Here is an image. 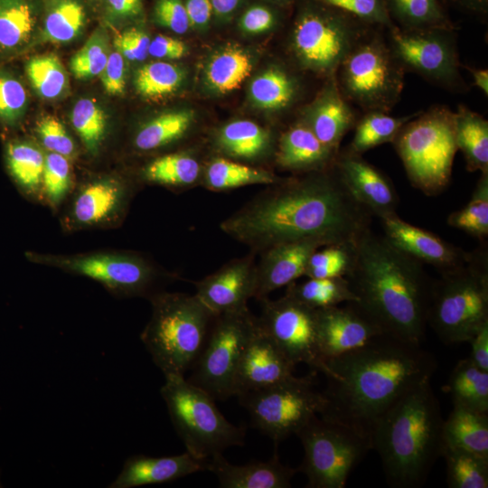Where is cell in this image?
Segmentation results:
<instances>
[{"label": "cell", "mask_w": 488, "mask_h": 488, "mask_svg": "<svg viewBox=\"0 0 488 488\" xmlns=\"http://www.w3.org/2000/svg\"><path fill=\"white\" fill-rule=\"evenodd\" d=\"M267 186L220 224L257 255L292 241L354 242L371 229L372 215L353 198L334 164Z\"/></svg>", "instance_id": "6da1fadb"}, {"label": "cell", "mask_w": 488, "mask_h": 488, "mask_svg": "<svg viewBox=\"0 0 488 488\" xmlns=\"http://www.w3.org/2000/svg\"><path fill=\"white\" fill-rule=\"evenodd\" d=\"M324 363L325 406L319 415L370 440L379 418L436 369L434 355L420 343L386 333Z\"/></svg>", "instance_id": "7a4b0ae2"}, {"label": "cell", "mask_w": 488, "mask_h": 488, "mask_svg": "<svg viewBox=\"0 0 488 488\" xmlns=\"http://www.w3.org/2000/svg\"><path fill=\"white\" fill-rule=\"evenodd\" d=\"M346 278L357 296L352 303L385 333L421 343L431 282L420 262L370 229L356 241L355 262Z\"/></svg>", "instance_id": "3957f363"}, {"label": "cell", "mask_w": 488, "mask_h": 488, "mask_svg": "<svg viewBox=\"0 0 488 488\" xmlns=\"http://www.w3.org/2000/svg\"><path fill=\"white\" fill-rule=\"evenodd\" d=\"M444 419L430 380L413 387L375 423L371 448L381 460L387 483L415 488L427 480L444 446Z\"/></svg>", "instance_id": "277c9868"}, {"label": "cell", "mask_w": 488, "mask_h": 488, "mask_svg": "<svg viewBox=\"0 0 488 488\" xmlns=\"http://www.w3.org/2000/svg\"><path fill=\"white\" fill-rule=\"evenodd\" d=\"M141 341L164 377H185L207 340L214 315L194 295L160 291Z\"/></svg>", "instance_id": "5b68a950"}, {"label": "cell", "mask_w": 488, "mask_h": 488, "mask_svg": "<svg viewBox=\"0 0 488 488\" xmlns=\"http://www.w3.org/2000/svg\"><path fill=\"white\" fill-rule=\"evenodd\" d=\"M431 282L427 324L446 344L469 342L488 324V252L484 243L460 267Z\"/></svg>", "instance_id": "8992f818"}, {"label": "cell", "mask_w": 488, "mask_h": 488, "mask_svg": "<svg viewBox=\"0 0 488 488\" xmlns=\"http://www.w3.org/2000/svg\"><path fill=\"white\" fill-rule=\"evenodd\" d=\"M392 144L414 187L426 195L446 188L458 150L449 108L435 106L419 112L400 128Z\"/></svg>", "instance_id": "52a82bcc"}, {"label": "cell", "mask_w": 488, "mask_h": 488, "mask_svg": "<svg viewBox=\"0 0 488 488\" xmlns=\"http://www.w3.org/2000/svg\"><path fill=\"white\" fill-rule=\"evenodd\" d=\"M405 72L387 39L372 26L343 59L334 77L340 92L353 107L388 113L400 99Z\"/></svg>", "instance_id": "ba28073f"}, {"label": "cell", "mask_w": 488, "mask_h": 488, "mask_svg": "<svg viewBox=\"0 0 488 488\" xmlns=\"http://www.w3.org/2000/svg\"><path fill=\"white\" fill-rule=\"evenodd\" d=\"M164 379L160 392L186 452L207 460L229 447L244 445L245 427L227 420L208 393L185 377Z\"/></svg>", "instance_id": "9c48e42d"}, {"label": "cell", "mask_w": 488, "mask_h": 488, "mask_svg": "<svg viewBox=\"0 0 488 488\" xmlns=\"http://www.w3.org/2000/svg\"><path fill=\"white\" fill-rule=\"evenodd\" d=\"M371 27L340 9L313 0L294 23L291 50L303 69L331 78Z\"/></svg>", "instance_id": "30bf717a"}, {"label": "cell", "mask_w": 488, "mask_h": 488, "mask_svg": "<svg viewBox=\"0 0 488 488\" xmlns=\"http://www.w3.org/2000/svg\"><path fill=\"white\" fill-rule=\"evenodd\" d=\"M29 260L80 275L102 284L114 295L146 296L172 279L143 256L126 251H102L72 255L26 253Z\"/></svg>", "instance_id": "8fae6325"}, {"label": "cell", "mask_w": 488, "mask_h": 488, "mask_svg": "<svg viewBox=\"0 0 488 488\" xmlns=\"http://www.w3.org/2000/svg\"><path fill=\"white\" fill-rule=\"evenodd\" d=\"M305 451L297 471L308 488H343L351 472L371 448L369 438L314 415L296 433Z\"/></svg>", "instance_id": "7c38bea8"}, {"label": "cell", "mask_w": 488, "mask_h": 488, "mask_svg": "<svg viewBox=\"0 0 488 488\" xmlns=\"http://www.w3.org/2000/svg\"><path fill=\"white\" fill-rule=\"evenodd\" d=\"M314 375H293L237 398L248 410L253 425L278 444L324 410L325 399L322 391L315 389Z\"/></svg>", "instance_id": "4fadbf2b"}, {"label": "cell", "mask_w": 488, "mask_h": 488, "mask_svg": "<svg viewBox=\"0 0 488 488\" xmlns=\"http://www.w3.org/2000/svg\"><path fill=\"white\" fill-rule=\"evenodd\" d=\"M257 326L249 307L216 315L205 344L186 379L215 400L232 397L234 376L242 352Z\"/></svg>", "instance_id": "5bb4252c"}, {"label": "cell", "mask_w": 488, "mask_h": 488, "mask_svg": "<svg viewBox=\"0 0 488 488\" xmlns=\"http://www.w3.org/2000/svg\"><path fill=\"white\" fill-rule=\"evenodd\" d=\"M388 33L389 48L405 71L449 91L468 89L460 73L455 30H405L396 26Z\"/></svg>", "instance_id": "9a60e30c"}, {"label": "cell", "mask_w": 488, "mask_h": 488, "mask_svg": "<svg viewBox=\"0 0 488 488\" xmlns=\"http://www.w3.org/2000/svg\"><path fill=\"white\" fill-rule=\"evenodd\" d=\"M262 312L258 325L278 345L294 363H305L314 371L324 372L316 338L317 309L284 295L270 300H260Z\"/></svg>", "instance_id": "2e32d148"}, {"label": "cell", "mask_w": 488, "mask_h": 488, "mask_svg": "<svg viewBox=\"0 0 488 488\" xmlns=\"http://www.w3.org/2000/svg\"><path fill=\"white\" fill-rule=\"evenodd\" d=\"M347 304L345 307L335 305L317 309V348L324 363L358 350L385 333L354 303Z\"/></svg>", "instance_id": "e0dca14e"}, {"label": "cell", "mask_w": 488, "mask_h": 488, "mask_svg": "<svg viewBox=\"0 0 488 488\" xmlns=\"http://www.w3.org/2000/svg\"><path fill=\"white\" fill-rule=\"evenodd\" d=\"M256 255L250 251L193 282L195 295L214 315L248 308V301L256 291Z\"/></svg>", "instance_id": "ac0fdd59"}, {"label": "cell", "mask_w": 488, "mask_h": 488, "mask_svg": "<svg viewBox=\"0 0 488 488\" xmlns=\"http://www.w3.org/2000/svg\"><path fill=\"white\" fill-rule=\"evenodd\" d=\"M296 368L276 342L258 325L249 340L237 367L232 396L277 384Z\"/></svg>", "instance_id": "d6986e66"}, {"label": "cell", "mask_w": 488, "mask_h": 488, "mask_svg": "<svg viewBox=\"0 0 488 488\" xmlns=\"http://www.w3.org/2000/svg\"><path fill=\"white\" fill-rule=\"evenodd\" d=\"M334 167L353 198L372 216L396 213L399 197L391 181L361 155L347 148L339 151Z\"/></svg>", "instance_id": "ffe728a7"}, {"label": "cell", "mask_w": 488, "mask_h": 488, "mask_svg": "<svg viewBox=\"0 0 488 488\" xmlns=\"http://www.w3.org/2000/svg\"><path fill=\"white\" fill-rule=\"evenodd\" d=\"M380 221L384 237L390 244L421 264L436 267L440 273L460 267L471 255L437 235L403 221L397 213Z\"/></svg>", "instance_id": "44dd1931"}, {"label": "cell", "mask_w": 488, "mask_h": 488, "mask_svg": "<svg viewBox=\"0 0 488 488\" xmlns=\"http://www.w3.org/2000/svg\"><path fill=\"white\" fill-rule=\"evenodd\" d=\"M134 192L117 178L92 180L76 192L71 203V222L80 228L105 225L119 220L127 211Z\"/></svg>", "instance_id": "7402d4cb"}, {"label": "cell", "mask_w": 488, "mask_h": 488, "mask_svg": "<svg viewBox=\"0 0 488 488\" xmlns=\"http://www.w3.org/2000/svg\"><path fill=\"white\" fill-rule=\"evenodd\" d=\"M324 246L317 240L286 242L263 250L257 263L254 297L258 300L304 277L310 256Z\"/></svg>", "instance_id": "603a6c76"}, {"label": "cell", "mask_w": 488, "mask_h": 488, "mask_svg": "<svg viewBox=\"0 0 488 488\" xmlns=\"http://www.w3.org/2000/svg\"><path fill=\"white\" fill-rule=\"evenodd\" d=\"M303 121L324 145L339 152L343 136L354 128L358 116L340 92L333 76L316 100L305 109Z\"/></svg>", "instance_id": "cb8c5ba5"}, {"label": "cell", "mask_w": 488, "mask_h": 488, "mask_svg": "<svg viewBox=\"0 0 488 488\" xmlns=\"http://www.w3.org/2000/svg\"><path fill=\"white\" fill-rule=\"evenodd\" d=\"M337 154L324 145L301 120L277 138L275 163L282 169L302 174L331 168Z\"/></svg>", "instance_id": "d4e9b609"}, {"label": "cell", "mask_w": 488, "mask_h": 488, "mask_svg": "<svg viewBox=\"0 0 488 488\" xmlns=\"http://www.w3.org/2000/svg\"><path fill=\"white\" fill-rule=\"evenodd\" d=\"M207 460L198 459L188 452L160 457L136 455L127 459L108 487L133 488L171 482L206 470Z\"/></svg>", "instance_id": "484cf974"}, {"label": "cell", "mask_w": 488, "mask_h": 488, "mask_svg": "<svg viewBox=\"0 0 488 488\" xmlns=\"http://www.w3.org/2000/svg\"><path fill=\"white\" fill-rule=\"evenodd\" d=\"M275 444L273 456L266 462L242 465L229 463L222 453L207 460L206 470L215 474L222 488H288L297 469L283 465Z\"/></svg>", "instance_id": "4316f807"}, {"label": "cell", "mask_w": 488, "mask_h": 488, "mask_svg": "<svg viewBox=\"0 0 488 488\" xmlns=\"http://www.w3.org/2000/svg\"><path fill=\"white\" fill-rule=\"evenodd\" d=\"M277 142L268 130L248 119L225 124L212 137L216 155L251 165L271 155L275 160Z\"/></svg>", "instance_id": "83f0119b"}, {"label": "cell", "mask_w": 488, "mask_h": 488, "mask_svg": "<svg viewBox=\"0 0 488 488\" xmlns=\"http://www.w3.org/2000/svg\"><path fill=\"white\" fill-rule=\"evenodd\" d=\"M204 164L194 151L169 152L149 161L140 177L150 184L185 191L201 186Z\"/></svg>", "instance_id": "f1b7e54d"}, {"label": "cell", "mask_w": 488, "mask_h": 488, "mask_svg": "<svg viewBox=\"0 0 488 488\" xmlns=\"http://www.w3.org/2000/svg\"><path fill=\"white\" fill-rule=\"evenodd\" d=\"M280 180L263 167L213 155L205 162L201 186L220 192L249 185H270Z\"/></svg>", "instance_id": "f546056e"}, {"label": "cell", "mask_w": 488, "mask_h": 488, "mask_svg": "<svg viewBox=\"0 0 488 488\" xmlns=\"http://www.w3.org/2000/svg\"><path fill=\"white\" fill-rule=\"evenodd\" d=\"M455 136L469 172L488 173V121L464 105L454 112Z\"/></svg>", "instance_id": "4dcf8cb0"}, {"label": "cell", "mask_w": 488, "mask_h": 488, "mask_svg": "<svg viewBox=\"0 0 488 488\" xmlns=\"http://www.w3.org/2000/svg\"><path fill=\"white\" fill-rule=\"evenodd\" d=\"M444 445L461 447L488 458V412L458 405L443 424Z\"/></svg>", "instance_id": "1f68e13d"}, {"label": "cell", "mask_w": 488, "mask_h": 488, "mask_svg": "<svg viewBox=\"0 0 488 488\" xmlns=\"http://www.w3.org/2000/svg\"><path fill=\"white\" fill-rule=\"evenodd\" d=\"M193 121L194 114L187 109L160 114L138 128L133 146L138 152L150 153L177 144L188 136Z\"/></svg>", "instance_id": "d6a6232c"}, {"label": "cell", "mask_w": 488, "mask_h": 488, "mask_svg": "<svg viewBox=\"0 0 488 488\" xmlns=\"http://www.w3.org/2000/svg\"><path fill=\"white\" fill-rule=\"evenodd\" d=\"M5 166L12 180L26 196L35 197L42 189L45 154L26 139H11L5 146Z\"/></svg>", "instance_id": "836d02e7"}, {"label": "cell", "mask_w": 488, "mask_h": 488, "mask_svg": "<svg viewBox=\"0 0 488 488\" xmlns=\"http://www.w3.org/2000/svg\"><path fill=\"white\" fill-rule=\"evenodd\" d=\"M35 23L33 0H0V55H11L24 48Z\"/></svg>", "instance_id": "e575fe53"}, {"label": "cell", "mask_w": 488, "mask_h": 488, "mask_svg": "<svg viewBox=\"0 0 488 488\" xmlns=\"http://www.w3.org/2000/svg\"><path fill=\"white\" fill-rule=\"evenodd\" d=\"M447 389L454 405L488 412V371L478 368L469 358L455 366Z\"/></svg>", "instance_id": "d590c367"}, {"label": "cell", "mask_w": 488, "mask_h": 488, "mask_svg": "<svg viewBox=\"0 0 488 488\" xmlns=\"http://www.w3.org/2000/svg\"><path fill=\"white\" fill-rule=\"evenodd\" d=\"M396 26L405 30H455L438 0H385Z\"/></svg>", "instance_id": "8d00e7d4"}, {"label": "cell", "mask_w": 488, "mask_h": 488, "mask_svg": "<svg viewBox=\"0 0 488 488\" xmlns=\"http://www.w3.org/2000/svg\"><path fill=\"white\" fill-rule=\"evenodd\" d=\"M285 295L314 309L357 302V296L346 277L308 278L301 283L295 281L286 286Z\"/></svg>", "instance_id": "74e56055"}, {"label": "cell", "mask_w": 488, "mask_h": 488, "mask_svg": "<svg viewBox=\"0 0 488 488\" xmlns=\"http://www.w3.org/2000/svg\"><path fill=\"white\" fill-rule=\"evenodd\" d=\"M252 70L248 52L236 47L225 48L214 54L205 69L208 86L220 94L238 89Z\"/></svg>", "instance_id": "f35d334b"}, {"label": "cell", "mask_w": 488, "mask_h": 488, "mask_svg": "<svg viewBox=\"0 0 488 488\" xmlns=\"http://www.w3.org/2000/svg\"><path fill=\"white\" fill-rule=\"evenodd\" d=\"M419 112L404 117H392L382 111H368L358 118L354 135L347 149L362 155L385 143H392L400 128Z\"/></svg>", "instance_id": "ab89813d"}, {"label": "cell", "mask_w": 488, "mask_h": 488, "mask_svg": "<svg viewBox=\"0 0 488 488\" xmlns=\"http://www.w3.org/2000/svg\"><path fill=\"white\" fill-rule=\"evenodd\" d=\"M297 83L288 71L273 67L253 80L249 87L250 98L261 108L285 109L296 99Z\"/></svg>", "instance_id": "60d3db41"}, {"label": "cell", "mask_w": 488, "mask_h": 488, "mask_svg": "<svg viewBox=\"0 0 488 488\" xmlns=\"http://www.w3.org/2000/svg\"><path fill=\"white\" fill-rule=\"evenodd\" d=\"M441 456L446 460L448 487H488V458L446 445L443 446Z\"/></svg>", "instance_id": "b9f144b4"}, {"label": "cell", "mask_w": 488, "mask_h": 488, "mask_svg": "<svg viewBox=\"0 0 488 488\" xmlns=\"http://www.w3.org/2000/svg\"><path fill=\"white\" fill-rule=\"evenodd\" d=\"M85 24V11L77 0H50L42 26V38L53 43L75 39Z\"/></svg>", "instance_id": "7bdbcfd3"}, {"label": "cell", "mask_w": 488, "mask_h": 488, "mask_svg": "<svg viewBox=\"0 0 488 488\" xmlns=\"http://www.w3.org/2000/svg\"><path fill=\"white\" fill-rule=\"evenodd\" d=\"M356 241L333 243L317 249L308 259L304 277H347L355 262Z\"/></svg>", "instance_id": "ee69618b"}, {"label": "cell", "mask_w": 488, "mask_h": 488, "mask_svg": "<svg viewBox=\"0 0 488 488\" xmlns=\"http://www.w3.org/2000/svg\"><path fill=\"white\" fill-rule=\"evenodd\" d=\"M447 224L481 240L488 237V173H482L467 204L452 212Z\"/></svg>", "instance_id": "f6af8a7d"}, {"label": "cell", "mask_w": 488, "mask_h": 488, "mask_svg": "<svg viewBox=\"0 0 488 488\" xmlns=\"http://www.w3.org/2000/svg\"><path fill=\"white\" fill-rule=\"evenodd\" d=\"M183 78L180 67L166 61H155L139 68L135 77V87L142 97L156 99L176 91Z\"/></svg>", "instance_id": "bcb514c9"}, {"label": "cell", "mask_w": 488, "mask_h": 488, "mask_svg": "<svg viewBox=\"0 0 488 488\" xmlns=\"http://www.w3.org/2000/svg\"><path fill=\"white\" fill-rule=\"evenodd\" d=\"M27 77L39 96L54 99L68 87V74L60 59L54 54L36 56L25 66Z\"/></svg>", "instance_id": "7dc6e473"}, {"label": "cell", "mask_w": 488, "mask_h": 488, "mask_svg": "<svg viewBox=\"0 0 488 488\" xmlns=\"http://www.w3.org/2000/svg\"><path fill=\"white\" fill-rule=\"evenodd\" d=\"M70 121L87 151L97 154L107 129L106 114L100 106L91 99L78 100L71 110Z\"/></svg>", "instance_id": "c3c4849f"}, {"label": "cell", "mask_w": 488, "mask_h": 488, "mask_svg": "<svg viewBox=\"0 0 488 488\" xmlns=\"http://www.w3.org/2000/svg\"><path fill=\"white\" fill-rule=\"evenodd\" d=\"M107 33L97 29L70 61V71L80 80L99 76L109 54Z\"/></svg>", "instance_id": "681fc988"}, {"label": "cell", "mask_w": 488, "mask_h": 488, "mask_svg": "<svg viewBox=\"0 0 488 488\" xmlns=\"http://www.w3.org/2000/svg\"><path fill=\"white\" fill-rule=\"evenodd\" d=\"M28 103L22 81L8 69L0 66V124L13 127L23 117Z\"/></svg>", "instance_id": "f907efd6"}, {"label": "cell", "mask_w": 488, "mask_h": 488, "mask_svg": "<svg viewBox=\"0 0 488 488\" xmlns=\"http://www.w3.org/2000/svg\"><path fill=\"white\" fill-rule=\"evenodd\" d=\"M71 186V169L69 158L52 152L45 154L42 174L43 193L52 208H57Z\"/></svg>", "instance_id": "816d5d0a"}, {"label": "cell", "mask_w": 488, "mask_h": 488, "mask_svg": "<svg viewBox=\"0 0 488 488\" xmlns=\"http://www.w3.org/2000/svg\"><path fill=\"white\" fill-rule=\"evenodd\" d=\"M340 9L371 26L384 27L388 31L396 27L390 18L385 0H316Z\"/></svg>", "instance_id": "f5cc1de1"}, {"label": "cell", "mask_w": 488, "mask_h": 488, "mask_svg": "<svg viewBox=\"0 0 488 488\" xmlns=\"http://www.w3.org/2000/svg\"><path fill=\"white\" fill-rule=\"evenodd\" d=\"M35 132L48 152L70 158L75 155L76 146L65 127L56 117L45 116L35 127Z\"/></svg>", "instance_id": "db71d44e"}, {"label": "cell", "mask_w": 488, "mask_h": 488, "mask_svg": "<svg viewBox=\"0 0 488 488\" xmlns=\"http://www.w3.org/2000/svg\"><path fill=\"white\" fill-rule=\"evenodd\" d=\"M155 19L160 25L179 34L185 33L191 27L182 0H158L155 7Z\"/></svg>", "instance_id": "11a10c76"}, {"label": "cell", "mask_w": 488, "mask_h": 488, "mask_svg": "<svg viewBox=\"0 0 488 488\" xmlns=\"http://www.w3.org/2000/svg\"><path fill=\"white\" fill-rule=\"evenodd\" d=\"M150 38L143 31L131 28L117 34L114 46L129 61H143L148 55Z\"/></svg>", "instance_id": "9f6ffc18"}, {"label": "cell", "mask_w": 488, "mask_h": 488, "mask_svg": "<svg viewBox=\"0 0 488 488\" xmlns=\"http://www.w3.org/2000/svg\"><path fill=\"white\" fill-rule=\"evenodd\" d=\"M105 91L110 95H121L126 86L125 60L117 50L110 52L107 63L99 74Z\"/></svg>", "instance_id": "6f0895ef"}, {"label": "cell", "mask_w": 488, "mask_h": 488, "mask_svg": "<svg viewBox=\"0 0 488 488\" xmlns=\"http://www.w3.org/2000/svg\"><path fill=\"white\" fill-rule=\"evenodd\" d=\"M275 17L266 7L256 5L249 8L240 18V27L249 33H260L272 28Z\"/></svg>", "instance_id": "680465c9"}, {"label": "cell", "mask_w": 488, "mask_h": 488, "mask_svg": "<svg viewBox=\"0 0 488 488\" xmlns=\"http://www.w3.org/2000/svg\"><path fill=\"white\" fill-rule=\"evenodd\" d=\"M187 52L186 45L180 40L157 35L149 44L148 54L157 59H180Z\"/></svg>", "instance_id": "91938a15"}, {"label": "cell", "mask_w": 488, "mask_h": 488, "mask_svg": "<svg viewBox=\"0 0 488 488\" xmlns=\"http://www.w3.org/2000/svg\"><path fill=\"white\" fill-rule=\"evenodd\" d=\"M468 343L472 347L468 358L478 368L488 371V324H484Z\"/></svg>", "instance_id": "94428289"}, {"label": "cell", "mask_w": 488, "mask_h": 488, "mask_svg": "<svg viewBox=\"0 0 488 488\" xmlns=\"http://www.w3.org/2000/svg\"><path fill=\"white\" fill-rule=\"evenodd\" d=\"M184 5L190 26L202 28L208 24L212 13L210 0H186Z\"/></svg>", "instance_id": "6125c7cd"}, {"label": "cell", "mask_w": 488, "mask_h": 488, "mask_svg": "<svg viewBox=\"0 0 488 488\" xmlns=\"http://www.w3.org/2000/svg\"><path fill=\"white\" fill-rule=\"evenodd\" d=\"M108 7L112 15L117 17H131L140 14L141 0H107Z\"/></svg>", "instance_id": "be15d7a7"}, {"label": "cell", "mask_w": 488, "mask_h": 488, "mask_svg": "<svg viewBox=\"0 0 488 488\" xmlns=\"http://www.w3.org/2000/svg\"><path fill=\"white\" fill-rule=\"evenodd\" d=\"M467 70L473 77V85L479 88L485 96H488V70L476 69L467 65H461Z\"/></svg>", "instance_id": "e7e4bbea"}, {"label": "cell", "mask_w": 488, "mask_h": 488, "mask_svg": "<svg viewBox=\"0 0 488 488\" xmlns=\"http://www.w3.org/2000/svg\"><path fill=\"white\" fill-rule=\"evenodd\" d=\"M240 0H210L212 11L218 15L230 14L239 5Z\"/></svg>", "instance_id": "03108f58"}, {"label": "cell", "mask_w": 488, "mask_h": 488, "mask_svg": "<svg viewBox=\"0 0 488 488\" xmlns=\"http://www.w3.org/2000/svg\"><path fill=\"white\" fill-rule=\"evenodd\" d=\"M465 9L484 15L488 11V0H454Z\"/></svg>", "instance_id": "003e7915"}]
</instances>
